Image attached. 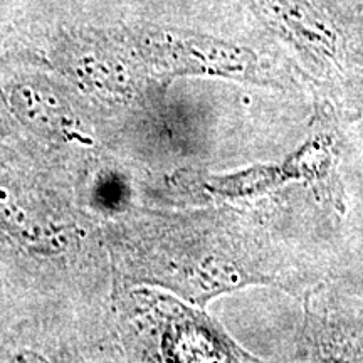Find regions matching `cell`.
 Listing matches in <instances>:
<instances>
[{"mask_svg":"<svg viewBox=\"0 0 363 363\" xmlns=\"http://www.w3.org/2000/svg\"><path fill=\"white\" fill-rule=\"evenodd\" d=\"M140 44L150 61L172 72H208L254 84H274L271 72L247 48L167 30H147Z\"/></svg>","mask_w":363,"mask_h":363,"instance_id":"7a4b0ae2","label":"cell"},{"mask_svg":"<svg viewBox=\"0 0 363 363\" xmlns=\"http://www.w3.org/2000/svg\"><path fill=\"white\" fill-rule=\"evenodd\" d=\"M254 9L330 99L342 106L355 104L360 66L350 34L333 12L316 0H254Z\"/></svg>","mask_w":363,"mask_h":363,"instance_id":"6da1fadb","label":"cell"},{"mask_svg":"<svg viewBox=\"0 0 363 363\" xmlns=\"http://www.w3.org/2000/svg\"><path fill=\"white\" fill-rule=\"evenodd\" d=\"M337 165V140L320 131L308 138L279 163H266L238 174L214 179L208 184L212 192L225 197H259L293 182L325 185Z\"/></svg>","mask_w":363,"mask_h":363,"instance_id":"3957f363","label":"cell"}]
</instances>
